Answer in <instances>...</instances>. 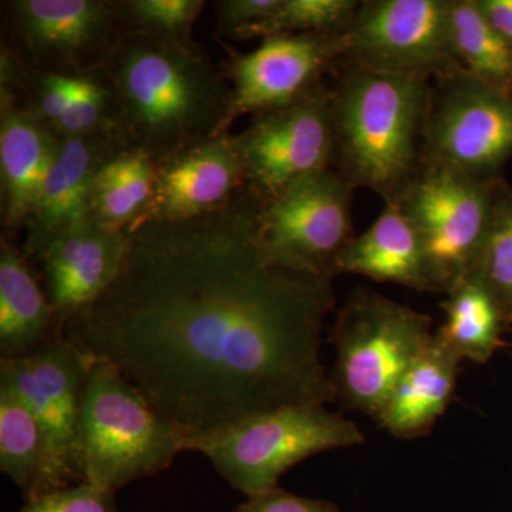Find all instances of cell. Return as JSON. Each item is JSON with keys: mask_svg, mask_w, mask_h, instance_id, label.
Masks as SVG:
<instances>
[{"mask_svg": "<svg viewBox=\"0 0 512 512\" xmlns=\"http://www.w3.org/2000/svg\"><path fill=\"white\" fill-rule=\"evenodd\" d=\"M262 202L247 185L211 214L131 229L116 278L63 328L192 439L336 399L320 356L333 278L269 259Z\"/></svg>", "mask_w": 512, "mask_h": 512, "instance_id": "6da1fadb", "label": "cell"}, {"mask_svg": "<svg viewBox=\"0 0 512 512\" xmlns=\"http://www.w3.org/2000/svg\"><path fill=\"white\" fill-rule=\"evenodd\" d=\"M124 147L154 163L227 133L231 86L191 39L121 30L104 60Z\"/></svg>", "mask_w": 512, "mask_h": 512, "instance_id": "7a4b0ae2", "label": "cell"}, {"mask_svg": "<svg viewBox=\"0 0 512 512\" xmlns=\"http://www.w3.org/2000/svg\"><path fill=\"white\" fill-rule=\"evenodd\" d=\"M339 64L329 89L338 173L353 188L397 200L423 158L433 83Z\"/></svg>", "mask_w": 512, "mask_h": 512, "instance_id": "3957f363", "label": "cell"}, {"mask_svg": "<svg viewBox=\"0 0 512 512\" xmlns=\"http://www.w3.org/2000/svg\"><path fill=\"white\" fill-rule=\"evenodd\" d=\"M192 436L165 420L110 363L93 360L82 409L83 483L117 490L167 470Z\"/></svg>", "mask_w": 512, "mask_h": 512, "instance_id": "277c9868", "label": "cell"}, {"mask_svg": "<svg viewBox=\"0 0 512 512\" xmlns=\"http://www.w3.org/2000/svg\"><path fill=\"white\" fill-rule=\"evenodd\" d=\"M433 336L424 313L376 292L353 293L333 326L336 399L376 420Z\"/></svg>", "mask_w": 512, "mask_h": 512, "instance_id": "5b68a950", "label": "cell"}, {"mask_svg": "<svg viewBox=\"0 0 512 512\" xmlns=\"http://www.w3.org/2000/svg\"><path fill=\"white\" fill-rule=\"evenodd\" d=\"M365 443L355 421L325 406H293L242 421L212 436L191 439L234 490L251 497L278 487L289 468L323 451Z\"/></svg>", "mask_w": 512, "mask_h": 512, "instance_id": "8992f818", "label": "cell"}, {"mask_svg": "<svg viewBox=\"0 0 512 512\" xmlns=\"http://www.w3.org/2000/svg\"><path fill=\"white\" fill-rule=\"evenodd\" d=\"M495 183L421 160L399 195L423 251L429 292L448 293L473 275L493 212Z\"/></svg>", "mask_w": 512, "mask_h": 512, "instance_id": "52a82bcc", "label": "cell"}, {"mask_svg": "<svg viewBox=\"0 0 512 512\" xmlns=\"http://www.w3.org/2000/svg\"><path fill=\"white\" fill-rule=\"evenodd\" d=\"M340 63L444 79L463 69L451 42L450 0H366L342 32Z\"/></svg>", "mask_w": 512, "mask_h": 512, "instance_id": "ba28073f", "label": "cell"}, {"mask_svg": "<svg viewBox=\"0 0 512 512\" xmlns=\"http://www.w3.org/2000/svg\"><path fill=\"white\" fill-rule=\"evenodd\" d=\"M352 187L332 168L289 185L259 210V237L275 264L335 278L353 238Z\"/></svg>", "mask_w": 512, "mask_h": 512, "instance_id": "9c48e42d", "label": "cell"}, {"mask_svg": "<svg viewBox=\"0 0 512 512\" xmlns=\"http://www.w3.org/2000/svg\"><path fill=\"white\" fill-rule=\"evenodd\" d=\"M93 360L64 336L32 355L0 360V383L18 394L45 433L47 493L83 483V396Z\"/></svg>", "mask_w": 512, "mask_h": 512, "instance_id": "30bf717a", "label": "cell"}, {"mask_svg": "<svg viewBox=\"0 0 512 512\" xmlns=\"http://www.w3.org/2000/svg\"><path fill=\"white\" fill-rule=\"evenodd\" d=\"M512 156V93L458 70L436 80L424 126L421 160L495 183Z\"/></svg>", "mask_w": 512, "mask_h": 512, "instance_id": "8fae6325", "label": "cell"}, {"mask_svg": "<svg viewBox=\"0 0 512 512\" xmlns=\"http://www.w3.org/2000/svg\"><path fill=\"white\" fill-rule=\"evenodd\" d=\"M6 49L28 73L79 76L103 66L120 35L116 2L13 0Z\"/></svg>", "mask_w": 512, "mask_h": 512, "instance_id": "7c38bea8", "label": "cell"}, {"mask_svg": "<svg viewBox=\"0 0 512 512\" xmlns=\"http://www.w3.org/2000/svg\"><path fill=\"white\" fill-rule=\"evenodd\" d=\"M247 185L264 201L335 160V128L329 90L318 87L301 100L254 114L234 137Z\"/></svg>", "mask_w": 512, "mask_h": 512, "instance_id": "4fadbf2b", "label": "cell"}, {"mask_svg": "<svg viewBox=\"0 0 512 512\" xmlns=\"http://www.w3.org/2000/svg\"><path fill=\"white\" fill-rule=\"evenodd\" d=\"M343 57L342 32L266 37L254 52L231 53V121L288 106L320 87V77Z\"/></svg>", "mask_w": 512, "mask_h": 512, "instance_id": "5bb4252c", "label": "cell"}, {"mask_svg": "<svg viewBox=\"0 0 512 512\" xmlns=\"http://www.w3.org/2000/svg\"><path fill=\"white\" fill-rule=\"evenodd\" d=\"M245 187L234 137L224 133L207 138L156 163L153 198L136 227L211 214Z\"/></svg>", "mask_w": 512, "mask_h": 512, "instance_id": "9a60e30c", "label": "cell"}, {"mask_svg": "<svg viewBox=\"0 0 512 512\" xmlns=\"http://www.w3.org/2000/svg\"><path fill=\"white\" fill-rule=\"evenodd\" d=\"M126 242L127 232L87 220L53 239L39 255L60 336L73 316L109 288L119 272Z\"/></svg>", "mask_w": 512, "mask_h": 512, "instance_id": "2e32d148", "label": "cell"}, {"mask_svg": "<svg viewBox=\"0 0 512 512\" xmlns=\"http://www.w3.org/2000/svg\"><path fill=\"white\" fill-rule=\"evenodd\" d=\"M121 148L126 147L116 137H59L55 160L26 222V258H39L53 239L90 220L94 178Z\"/></svg>", "mask_w": 512, "mask_h": 512, "instance_id": "e0dca14e", "label": "cell"}, {"mask_svg": "<svg viewBox=\"0 0 512 512\" xmlns=\"http://www.w3.org/2000/svg\"><path fill=\"white\" fill-rule=\"evenodd\" d=\"M59 136L32 111L0 90V187L3 225L26 227L55 160Z\"/></svg>", "mask_w": 512, "mask_h": 512, "instance_id": "ac0fdd59", "label": "cell"}, {"mask_svg": "<svg viewBox=\"0 0 512 512\" xmlns=\"http://www.w3.org/2000/svg\"><path fill=\"white\" fill-rule=\"evenodd\" d=\"M461 362L463 359L436 333L394 386L376 419L380 427L397 439L429 433L453 399Z\"/></svg>", "mask_w": 512, "mask_h": 512, "instance_id": "d6986e66", "label": "cell"}, {"mask_svg": "<svg viewBox=\"0 0 512 512\" xmlns=\"http://www.w3.org/2000/svg\"><path fill=\"white\" fill-rule=\"evenodd\" d=\"M336 274L362 275L429 292L419 235L399 201L384 202L372 227L356 235L340 255Z\"/></svg>", "mask_w": 512, "mask_h": 512, "instance_id": "ffe728a7", "label": "cell"}, {"mask_svg": "<svg viewBox=\"0 0 512 512\" xmlns=\"http://www.w3.org/2000/svg\"><path fill=\"white\" fill-rule=\"evenodd\" d=\"M55 312L28 258L2 241L0 247V353L18 359L59 338Z\"/></svg>", "mask_w": 512, "mask_h": 512, "instance_id": "44dd1931", "label": "cell"}, {"mask_svg": "<svg viewBox=\"0 0 512 512\" xmlns=\"http://www.w3.org/2000/svg\"><path fill=\"white\" fill-rule=\"evenodd\" d=\"M156 180V163L141 151L121 148L94 178L90 220L111 231L136 227L150 205Z\"/></svg>", "mask_w": 512, "mask_h": 512, "instance_id": "7402d4cb", "label": "cell"}, {"mask_svg": "<svg viewBox=\"0 0 512 512\" xmlns=\"http://www.w3.org/2000/svg\"><path fill=\"white\" fill-rule=\"evenodd\" d=\"M0 470L26 500L47 493L49 453L42 426L25 402L0 383Z\"/></svg>", "mask_w": 512, "mask_h": 512, "instance_id": "603a6c76", "label": "cell"}, {"mask_svg": "<svg viewBox=\"0 0 512 512\" xmlns=\"http://www.w3.org/2000/svg\"><path fill=\"white\" fill-rule=\"evenodd\" d=\"M443 309L446 320L437 335L461 359L487 362L500 340L505 311L494 293L471 275L447 293Z\"/></svg>", "mask_w": 512, "mask_h": 512, "instance_id": "cb8c5ba5", "label": "cell"}, {"mask_svg": "<svg viewBox=\"0 0 512 512\" xmlns=\"http://www.w3.org/2000/svg\"><path fill=\"white\" fill-rule=\"evenodd\" d=\"M451 42L471 76L512 93V46L484 15L478 0H450Z\"/></svg>", "mask_w": 512, "mask_h": 512, "instance_id": "d4e9b609", "label": "cell"}, {"mask_svg": "<svg viewBox=\"0 0 512 512\" xmlns=\"http://www.w3.org/2000/svg\"><path fill=\"white\" fill-rule=\"evenodd\" d=\"M55 133L59 137L109 136L121 141L116 96L101 67L76 77L72 100Z\"/></svg>", "mask_w": 512, "mask_h": 512, "instance_id": "484cf974", "label": "cell"}, {"mask_svg": "<svg viewBox=\"0 0 512 512\" xmlns=\"http://www.w3.org/2000/svg\"><path fill=\"white\" fill-rule=\"evenodd\" d=\"M473 275L512 308V192L497 183L493 212Z\"/></svg>", "mask_w": 512, "mask_h": 512, "instance_id": "4316f807", "label": "cell"}, {"mask_svg": "<svg viewBox=\"0 0 512 512\" xmlns=\"http://www.w3.org/2000/svg\"><path fill=\"white\" fill-rule=\"evenodd\" d=\"M357 0H281L271 18L248 33L247 39L299 33L343 32L355 18Z\"/></svg>", "mask_w": 512, "mask_h": 512, "instance_id": "83f0119b", "label": "cell"}, {"mask_svg": "<svg viewBox=\"0 0 512 512\" xmlns=\"http://www.w3.org/2000/svg\"><path fill=\"white\" fill-rule=\"evenodd\" d=\"M204 5L202 0H126L116 2V9L121 30L187 40Z\"/></svg>", "mask_w": 512, "mask_h": 512, "instance_id": "f1b7e54d", "label": "cell"}, {"mask_svg": "<svg viewBox=\"0 0 512 512\" xmlns=\"http://www.w3.org/2000/svg\"><path fill=\"white\" fill-rule=\"evenodd\" d=\"M76 77L62 73H28L19 89L12 94L23 90L26 93L23 106L55 131L72 100Z\"/></svg>", "mask_w": 512, "mask_h": 512, "instance_id": "f546056e", "label": "cell"}, {"mask_svg": "<svg viewBox=\"0 0 512 512\" xmlns=\"http://www.w3.org/2000/svg\"><path fill=\"white\" fill-rule=\"evenodd\" d=\"M19 512H121L114 493L87 483L70 485L60 490L26 500Z\"/></svg>", "mask_w": 512, "mask_h": 512, "instance_id": "4dcf8cb0", "label": "cell"}, {"mask_svg": "<svg viewBox=\"0 0 512 512\" xmlns=\"http://www.w3.org/2000/svg\"><path fill=\"white\" fill-rule=\"evenodd\" d=\"M281 0H224L215 3L218 29L222 35L245 40L248 33L271 18Z\"/></svg>", "mask_w": 512, "mask_h": 512, "instance_id": "1f68e13d", "label": "cell"}, {"mask_svg": "<svg viewBox=\"0 0 512 512\" xmlns=\"http://www.w3.org/2000/svg\"><path fill=\"white\" fill-rule=\"evenodd\" d=\"M232 512H339L335 504L325 500L299 497L282 488L251 495Z\"/></svg>", "mask_w": 512, "mask_h": 512, "instance_id": "d6a6232c", "label": "cell"}, {"mask_svg": "<svg viewBox=\"0 0 512 512\" xmlns=\"http://www.w3.org/2000/svg\"><path fill=\"white\" fill-rule=\"evenodd\" d=\"M478 5L512 46V0H478Z\"/></svg>", "mask_w": 512, "mask_h": 512, "instance_id": "836d02e7", "label": "cell"}]
</instances>
